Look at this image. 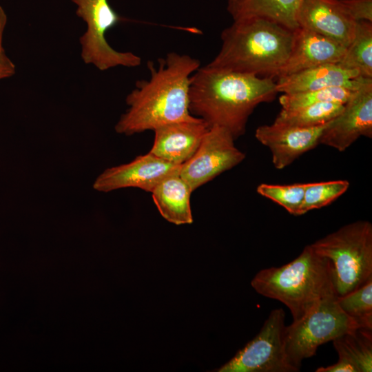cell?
<instances>
[{"label": "cell", "mask_w": 372, "mask_h": 372, "mask_svg": "<svg viewBox=\"0 0 372 372\" xmlns=\"http://www.w3.org/2000/svg\"><path fill=\"white\" fill-rule=\"evenodd\" d=\"M234 140L223 127L209 128L195 153L180 166L179 174L192 192L245 159Z\"/></svg>", "instance_id": "9c48e42d"}, {"label": "cell", "mask_w": 372, "mask_h": 372, "mask_svg": "<svg viewBox=\"0 0 372 372\" xmlns=\"http://www.w3.org/2000/svg\"><path fill=\"white\" fill-rule=\"evenodd\" d=\"M277 93L273 79L205 65L191 76L189 109L209 127H223L236 140L245 134L254 109Z\"/></svg>", "instance_id": "7a4b0ae2"}, {"label": "cell", "mask_w": 372, "mask_h": 372, "mask_svg": "<svg viewBox=\"0 0 372 372\" xmlns=\"http://www.w3.org/2000/svg\"><path fill=\"white\" fill-rule=\"evenodd\" d=\"M355 91L344 87H330L312 91L283 94L279 98V102L284 110H293L320 103L344 104Z\"/></svg>", "instance_id": "7402d4cb"}, {"label": "cell", "mask_w": 372, "mask_h": 372, "mask_svg": "<svg viewBox=\"0 0 372 372\" xmlns=\"http://www.w3.org/2000/svg\"><path fill=\"white\" fill-rule=\"evenodd\" d=\"M200 65L198 59L174 52L158 59L157 66L149 61L150 77L138 81L127 96L128 107L115 131L130 136L193 118L189 109L190 79Z\"/></svg>", "instance_id": "6da1fadb"}, {"label": "cell", "mask_w": 372, "mask_h": 372, "mask_svg": "<svg viewBox=\"0 0 372 372\" xmlns=\"http://www.w3.org/2000/svg\"><path fill=\"white\" fill-rule=\"evenodd\" d=\"M301 0H228L227 10L234 21L260 17L275 21L293 31Z\"/></svg>", "instance_id": "ac0fdd59"}, {"label": "cell", "mask_w": 372, "mask_h": 372, "mask_svg": "<svg viewBox=\"0 0 372 372\" xmlns=\"http://www.w3.org/2000/svg\"><path fill=\"white\" fill-rule=\"evenodd\" d=\"M371 79L361 77L356 70L345 68L339 63L311 68L278 78V92L292 94L330 87H344L356 90Z\"/></svg>", "instance_id": "2e32d148"}, {"label": "cell", "mask_w": 372, "mask_h": 372, "mask_svg": "<svg viewBox=\"0 0 372 372\" xmlns=\"http://www.w3.org/2000/svg\"><path fill=\"white\" fill-rule=\"evenodd\" d=\"M361 136L372 137V81L353 92L324 129L319 144L344 152Z\"/></svg>", "instance_id": "30bf717a"}, {"label": "cell", "mask_w": 372, "mask_h": 372, "mask_svg": "<svg viewBox=\"0 0 372 372\" xmlns=\"http://www.w3.org/2000/svg\"><path fill=\"white\" fill-rule=\"evenodd\" d=\"M298 24L331 39L347 48L355 33L353 20L336 0H301Z\"/></svg>", "instance_id": "4fadbf2b"}, {"label": "cell", "mask_w": 372, "mask_h": 372, "mask_svg": "<svg viewBox=\"0 0 372 372\" xmlns=\"http://www.w3.org/2000/svg\"><path fill=\"white\" fill-rule=\"evenodd\" d=\"M347 14L355 21L372 22V0L338 1Z\"/></svg>", "instance_id": "484cf974"}, {"label": "cell", "mask_w": 372, "mask_h": 372, "mask_svg": "<svg viewBox=\"0 0 372 372\" xmlns=\"http://www.w3.org/2000/svg\"><path fill=\"white\" fill-rule=\"evenodd\" d=\"M209 127L201 118L168 123L156 128L149 151L155 156L175 165H182L198 149Z\"/></svg>", "instance_id": "5bb4252c"}, {"label": "cell", "mask_w": 372, "mask_h": 372, "mask_svg": "<svg viewBox=\"0 0 372 372\" xmlns=\"http://www.w3.org/2000/svg\"><path fill=\"white\" fill-rule=\"evenodd\" d=\"M70 1L76 6V15L86 24V30L79 38L81 56L85 64L101 71L141 65L139 56L131 52L117 51L107 43L106 32L125 20L112 8L108 0Z\"/></svg>", "instance_id": "52a82bcc"}, {"label": "cell", "mask_w": 372, "mask_h": 372, "mask_svg": "<svg viewBox=\"0 0 372 372\" xmlns=\"http://www.w3.org/2000/svg\"><path fill=\"white\" fill-rule=\"evenodd\" d=\"M306 183L276 185L262 183L257 192L285 208L289 214L300 216Z\"/></svg>", "instance_id": "d4e9b609"}, {"label": "cell", "mask_w": 372, "mask_h": 372, "mask_svg": "<svg viewBox=\"0 0 372 372\" xmlns=\"http://www.w3.org/2000/svg\"><path fill=\"white\" fill-rule=\"evenodd\" d=\"M349 187L347 180L306 183L300 214L327 206L344 194Z\"/></svg>", "instance_id": "603a6c76"}, {"label": "cell", "mask_w": 372, "mask_h": 372, "mask_svg": "<svg viewBox=\"0 0 372 372\" xmlns=\"http://www.w3.org/2000/svg\"><path fill=\"white\" fill-rule=\"evenodd\" d=\"M337 298L322 300L300 320L286 326L287 355L298 371L302 360L313 356L319 346L354 329L364 327L340 309Z\"/></svg>", "instance_id": "8992f818"}, {"label": "cell", "mask_w": 372, "mask_h": 372, "mask_svg": "<svg viewBox=\"0 0 372 372\" xmlns=\"http://www.w3.org/2000/svg\"><path fill=\"white\" fill-rule=\"evenodd\" d=\"M251 285L259 294L285 304L293 321L300 320L322 300L338 297L329 260L311 245L290 262L260 270Z\"/></svg>", "instance_id": "277c9868"}, {"label": "cell", "mask_w": 372, "mask_h": 372, "mask_svg": "<svg viewBox=\"0 0 372 372\" xmlns=\"http://www.w3.org/2000/svg\"><path fill=\"white\" fill-rule=\"evenodd\" d=\"M285 313L273 309L257 335L218 372H297L285 349Z\"/></svg>", "instance_id": "ba28073f"}, {"label": "cell", "mask_w": 372, "mask_h": 372, "mask_svg": "<svg viewBox=\"0 0 372 372\" xmlns=\"http://www.w3.org/2000/svg\"><path fill=\"white\" fill-rule=\"evenodd\" d=\"M330 264L338 297L372 279V225L357 220L311 244Z\"/></svg>", "instance_id": "5b68a950"}, {"label": "cell", "mask_w": 372, "mask_h": 372, "mask_svg": "<svg viewBox=\"0 0 372 372\" xmlns=\"http://www.w3.org/2000/svg\"><path fill=\"white\" fill-rule=\"evenodd\" d=\"M336 1H341V0H336Z\"/></svg>", "instance_id": "83f0119b"}, {"label": "cell", "mask_w": 372, "mask_h": 372, "mask_svg": "<svg viewBox=\"0 0 372 372\" xmlns=\"http://www.w3.org/2000/svg\"><path fill=\"white\" fill-rule=\"evenodd\" d=\"M346 48L331 39L299 27L294 30L290 54L277 78L318 65L339 63Z\"/></svg>", "instance_id": "9a60e30c"}, {"label": "cell", "mask_w": 372, "mask_h": 372, "mask_svg": "<svg viewBox=\"0 0 372 372\" xmlns=\"http://www.w3.org/2000/svg\"><path fill=\"white\" fill-rule=\"evenodd\" d=\"M340 309L362 327L372 329V279L343 296L338 297Z\"/></svg>", "instance_id": "cb8c5ba5"}, {"label": "cell", "mask_w": 372, "mask_h": 372, "mask_svg": "<svg viewBox=\"0 0 372 372\" xmlns=\"http://www.w3.org/2000/svg\"><path fill=\"white\" fill-rule=\"evenodd\" d=\"M192 192L178 172L165 178L151 193L161 215L167 221L178 225L193 222L190 206Z\"/></svg>", "instance_id": "e0dca14e"}, {"label": "cell", "mask_w": 372, "mask_h": 372, "mask_svg": "<svg viewBox=\"0 0 372 372\" xmlns=\"http://www.w3.org/2000/svg\"><path fill=\"white\" fill-rule=\"evenodd\" d=\"M294 31L267 19L234 21L223 30L221 48L207 65L259 77H278L293 45Z\"/></svg>", "instance_id": "3957f363"}, {"label": "cell", "mask_w": 372, "mask_h": 372, "mask_svg": "<svg viewBox=\"0 0 372 372\" xmlns=\"http://www.w3.org/2000/svg\"><path fill=\"white\" fill-rule=\"evenodd\" d=\"M339 64L372 79V22H357L355 37Z\"/></svg>", "instance_id": "ffe728a7"}, {"label": "cell", "mask_w": 372, "mask_h": 372, "mask_svg": "<svg viewBox=\"0 0 372 372\" xmlns=\"http://www.w3.org/2000/svg\"><path fill=\"white\" fill-rule=\"evenodd\" d=\"M344 104L320 103L293 110L282 109L274 122L298 127H314L328 123L342 110Z\"/></svg>", "instance_id": "44dd1931"}, {"label": "cell", "mask_w": 372, "mask_h": 372, "mask_svg": "<svg viewBox=\"0 0 372 372\" xmlns=\"http://www.w3.org/2000/svg\"><path fill=\"white\" fill-rule=\"evenodd\" d=\"M340 361L354 372L372 371V329L358 327L333 341Z\"/></svg>", "instance_id": "d6986e66"}, {"label": "cell", "mask_w": 372, "mask_h": 372, "mask_svg": "<svg viewBox=\"0 0 372 372\" xmlns=\"http://www.w3.org/2000/svg\"><path fill=\"white\" fill-rule=\"evenodd\" d=\"M7 21V14L0 6V81L8 79L16 73L15 64L7 55L3 46V34Z\"/></svg>", "instance_id": "4316f807"}, {"label": "cell", "mask_w": 372, "mask_h": 372, "mask_svg": "<svg viewBox=\"0 0 372 372\" xmlns=\"http://www.w3.org/2000/svg\"><path fill=\"white\" fill-rule=\"evenodd\" d=\"M180 165L167 162L151 152L131 162L105 169L95 179L93 188L101 192L135 187L152 192L168 176L178 173Z\"/></svg>", "instance_id": "8fae6325"}, {"label": "cell", "mask_w": 372, "mask_h": 372, "mask_svg": "<svg viewBox=\"0 0 372 372\" xmlns=\"http://www.w3.org/2000/svg\"><path fill=\"white\" fill-rule=\"evenodd\" d=\"M328 123L304 128L273 122L271 125L259 126L255 136L271 152L273 166L282 169L319 144L322 133Z\"/></svg>", "instance_id": "7c38bea8"}]
</instances>
